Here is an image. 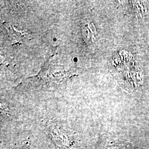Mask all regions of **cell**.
<instances>
[{
	"label": "cell",
	"mask_w": 149,
	"mask_h": 149,
	"mask_svg": "<svg viewBox=\"0 0 149 149\" xmlns=\"http://www.w3.org/2000/svg\"><path fill=\"white\" fill-rule=\"evenodd\" d=\"M30 149L29 145V144H26V145H25V146H24L23 148H22L21 149Z\"/></svg>",
	"instance_id": "obj_1"
}]
</instances>
